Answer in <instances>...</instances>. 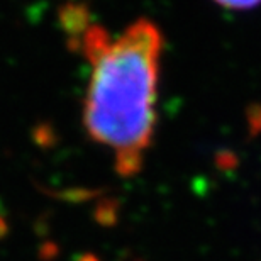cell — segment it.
Returning a JSON list of instances; mask_svg holds the SVG:
<instances>
[{
	"instance_id": "cell-1",
	"label": "cell",
	"mask_w": 261,
	"mask_h": 261,
	"mask_svg": "<svg viewBox=\"0 0 261 261\" xmlns=\"http://www.w3.org/2000/svg\"><path fill=\"white\" fill-rule=\"evenodd\" d=\"M161 51L158 25L139 19L93 63L85 127L92 139L116 151V170L122 176L138 173L153 139Z\"/></svg>"
},
{
	"instance_id": "cell-2",
	"label": "cell",
	"mask_w": 261,
	"mask_h": 261,
	"mask_svg": "<svg viewBox=\"0 0 261 261\" xmlns=\"http://www.w3.org/2000/svg\"><path fill=\"white\" fill-rule=\"evenodd\" d=\"M58 22L63 33L70 39H80V34L87 33L88 22H90V12L83 4H63L58 9Z\"/></svg>"
},
{
	"instance_id": "cell-3",
	"label": "cell",
	"mask_w": 261,
	"mask_h": 261,
	"mask_svg": "<svg viewBox=\"0 0 261 261\" xmlns=\"http://www.w3.org/2000/svg\"><path fill=\"white\" fill-rule=\"evenodd\" d=\"M111 44H112L111 34H109L102 25H92V28H88L82 39L83 55L87 56V60L90 61L92 65L106 53Z\"/></svg>"
},
{
	"instance_id": "cell-4",
	"label": "cell",
	"mask_w": 261,
	"mask_h": 261,
	"mask_svg": "<svg viewBox=\"0 0 261 261\" xmlns=\"http://www.w3.org/2000/svg\"><path fill=\"white\" fill-rule=\"evenodd\" d=\"M33 139L43 148H49L56 143V133L49 124H39L33 129Z\"/></svg>"
},
{
	"instance_id": "cell-5",
	"label": "cell",
	"mask_w": 261,
	"mask_h": 261,
	"mask_svg": "<svg viewBox=\"0 0 261 261\" xmlns=\"http://www.w3.org/2000/svg\"><path fill=\"white\" fill-rule=\"evenodd\" d=\"M222 7L227 9H238V10H244V9H253L256 5L261 4V0H214Z\"/></svg>"
},
{
	"instance_id": "cell-6",
	"label": "cell",
	"mask_w": 261,
	"mask_h": 261,
	"mask_svg": "<svg viewBox=\"0 0 261 261\" xmlns=\"http://www.w3.org/2000/svg\"><path fill=\"white\" fill-rule=\"evenodd\" d=\"M83 259H85V261H97L95 258H92V256H83Z\"/></svg>"
}]
</instances>
